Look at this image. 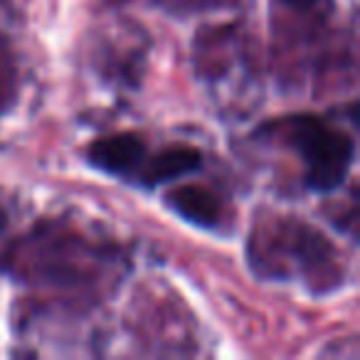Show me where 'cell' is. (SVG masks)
I'll return each mask as SVG.
<instances>
[{
  "mask_svg": "<svg viewBox=\"0 0 360 360\" xmlns=\"http://www.w3.org/2000/svg\"><path fill=\"white\" fill-rule=\"evenodd\" d=\"M15 247L25 259L8 262L11 266H20V271L30 279H40L47 284H84V279L96 274L104 250H94L79 237L65 232H50L45 227L37 230L35 237L20 240Z\"/></svg>",
  "mask_w": 360,
  "mask_h": 360,
  "instance_id": "obj_3",
  "label": "cell"
},
{
  "mask_svg": "<svg viewBox=\"0 0 360 360\" xmlns=\"http://www.w3.org/2000/svg\"><path fill=\"white\" fill-rule=\"evenodd\" d=\"M274 6H281L286 13H294L296 18L304 20H321L333 13V0H274Z\"/></svg>",
  "mask_w": 360,
  "mask_h": 360,
  "instance_id": "obj_8",
  "label": "cell"
},
{
  "mask_svg": "<svg viewBox=\"0 0 360 360\" xmlns=\"http://www.w3.org/2000/svg\"><path fill=\"white\" fill-rule=\"evenodd\" d=\"M6 227V215H3V210H0V230Z\"/></svg>",
  "mask_w": 360,
  "mask_h": 360,
  "instance_id": "obj_10",
  "label": "cell"
},
{
  "mask_svg": "<svg viewBox=\"0 0 360 360\" xmlns=\"http://www.w3.org/2000/svg\"><path fill=\"white\" fill-rule=\"evenodd\" d=\"M247 259L259 279H301L314 296L343 286V257L323 232L296 217L257 222Z\"/></svg>",
  "mask_w": 360,
  "mask_h": 360,
  "instance_id": "obj_1",
  "label": "cell"
},
{
  "mask_svg": "<svg viewBox=\"0 0 360 360\" xmlns=\"http://www.w3.org/2000/svg\"><path fill=\"white\" fill-rule=\"evenodd\" d=\"M163 202L180 220L202 230H217L225 220V200L205 186H193V183L175 186L165 193Z\"/></svg>",
  "mask_w": 360,
  "mask_h": 360,
  "instance_id": "obj_5",
  "label": "cell"
},
{
  "mask_svg": "<svg viewBox=\"0 0 360 360\" xmlns=\"http://www.w3.org/2000/svg\"><path fill=\"white\" fill-rule=\"evenodd\" d=\"M235 3H240V0H168V8L178 15H188V13L217 11V8L235 6Z\"/></svg>",
  "mask_w": 360,
  "mask_h": 360,
  "instance_id": "obj_9",
  "label": "cell"
},
{
  "mask_svg": "<svg viewBox=\"0 0 360 360\" xmlns=\"http://www.w3.org/2000/svg\"><path fill=\"white\" fill-rule=\"evenodd\" d=\"M18 94V67L8 42L0 37V116L11 109Z\"/></svg>",
  "mask_w": 360,
  "mask_h": 360,
  "instance_id": "obj_7",
  "label": "cell"
},
{
  "mask_svg": "<svg viewBox=\"0 0 360 360\" xmlns=\"http://www.w3.org/2000/svg\"><path fill=\"white\" fill-rule=\"evenodd\" d=\"M284 146L294 148L306 163V186L316 193H333L348 178L355 160V141L321 116L294 114L264 126Z\"/></svg>",
  "mask_w": 360,
  "mask_h": 360,
  "instance_id": "obj_2",
  "label": "cell"
},
{
  "mask_svg": "<svg viewBox=\"0 0 360 360\" xmlns=\"http://www.w3.org/2000/svg\"><path fill=\"white\" fill-rule=\"evenodd\" d=\"M146 155H148L146 141L139 134H129V131L101 136V139L91 141L89 148H86L89 165H94L96 170L106 175L129 180L134 186L141 168H143Z\"/></svg>",
  "mask_w": 360,
  "mask_h": 360,
  "instance_id": "obj_4",
  "label": "cell"
},
{
  "mask_svg": "<svg viewBox=\"0 0 360 360\" xmlns=\"http://www.w3.org/2000/svg\"><path fill=\"white\" fill-rule=\"evenodd\" d=\"M202 165V153L193 146H168L160 150H148L136 186L155 188L195 173Z\"/></svg>",
  "mask_w": 360,
  "mask_h": 360,
  "instance_id": "obj_6",
  "label": "cell"
}]
</instances>
